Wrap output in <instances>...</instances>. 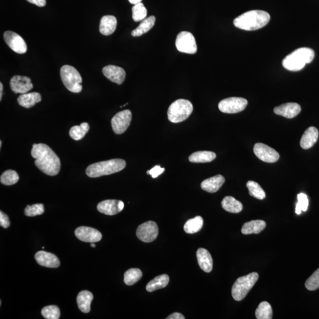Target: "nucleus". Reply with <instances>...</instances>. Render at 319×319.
Masks as SVG:
<instances>
[{
	"label": "nucleus",
	"mask_w": 319,
	"mask_h": 319,
	"mask_svg": "<svg viewBox=\"0 0 319 319\" xmlns=\"http://www.w3.org/2000/svg\"><path fill=\"white\" fill-rule=\"evenodd\" d=\"M31 156L35 159V165L46 175H58L61 170V161L55 152L46 144H34L31 151Z\"/></svg>",
	"instance_id": "obj_1"
},
{
	"label": "nucleus",
	"mask_w": 319,
	"mask_h": 319,
	"mask_svg": "<svg viewBox=\"0 0 319 319\" xmlns=\"http://www.w3.org/2000/svg\"><path fill=\"white\" fill-rule=\"evenodd\" d=\"M270 16L263 10H251L241 14L233 21L236 27L246 31L260 29L269 23Z\"/></svg>",
	"instance_id": "obj_2"
},
{
	"label": "nucleus",
	"mask_w": 319,
	"mask_h": 319,
	"mask_svg": "<svg viewBox=\"0 0 319 319\" xmlns=\"http://www.w3.org/2000/svg\"><path fill=\"white\" fill-rule=\"evenodd\" d=\"M315 58V52L309 47L296 49L283 59V66L287 70L297 72L303 69L306 64H310Z\"/></svg>",
	"instance_id": "obj_3"
},
{
	"label": "nucleus",
	"mask_w": 319,
	"mask_h": 319,
	"mask_svg": "<svg viewBox=\"0 0 319 319\" xmlns=\"http://www.w3.org/2000/svg\"><path fill=\"white\" fill-rule=\"evenodd\" d=\"M125 166H126V162L124 160L119 159L109 160L91 164L87 167L86 173L90 178H99L120 172Z\"/></svg>",
	"instance_id": "obj_4"
},
{
	"label": "nucleus",
	"mask_w": 319,
	"mask_h": 319,
	"mask_svg": "<svg viewBox=\"0 0 319 319\" xmlns=\"http://www.w3.org/2000/svg\"><path fill=\"white\" fill-rule=\"evenodd\" d=\"M193 110V105L189 101L178 99L170 105L167 111L168 119L173 123L183 122L189 118Z\"/></svg>",
	"instance_id": "obj_5"
},
{
	"label": "nucleus",
	"mask_w": 319,
	"mask_h": 319,
	"mask_svg": "<svg viewBox=\"0 0 319 319\" xmlns=\"http://www.w3.org/2000/svg\"><path fill=\"white\" fill-rule=\"evenodd\" d=\"M258 278V273L255 272L238 278L233 284L232 288L233 299L238 301L243 300L257 283Z\"/></svg>",
	"instance_id": "obj_6"
},
{
	"label": "nucleus",
	"mask_w": 319,
	"mask_h": 319,
	"mask_svg": "<svg viewBox=\"0 0 319 319\" xmlns=\"http://www.w3.org/2000/svg\"><path fill=\"white\" fill-rule=\"evenodd\" d=\"M61 77L65 87L70 92L79 93L82 90V79L75 68L65 65L61 69Z\"/></svg>",
	"instance_id": "obj_7"
},
{
	"label": "nucleus",
	"mask_w": 319,
	"mask_h": 319,
	"mask_svg": "<svg viewBox=\"0 0 319 319\" xmlns=\"http://www.w3.org/2000/svg\"><path fill=\"white\" fill-rule=\"evenodd\" d=\"M176 46L179 52L187 54H195L198 50L195 37L188 31H182L179 34Z\"/></svg>",
	"instance_id": "obj_8"
},
{
	"label": "nucleus",
	"mask_w": 319,
	"mask_h": 319,
	"mask_svg": "<svg viewBox=\"0 0 319 319\" xmlns=\"http://www.w3.org/2000/svg\"><path fill=\"white\" fill-rule=\"evenodd\" d=\"M247 105L248 101L245 98L231 97L223 99L219 102L218 108L222 113L235 114L244 111Z\"/></svg>",
	"instance_id": "obj_9"
},
{
	"label": "nucleus",
	"mask_w": 319,
	"mask_h": 319,
	"mask_svg": "<svg viewBox=\"0 0 319 319\" xmlns=\"http://www.w3.org/2000/svg\"><path fill=\"white\" fill-rule=\"evenodd\" d=\"M137 236L144 243H152L159 235V228L156 222L148 221L138 227Z\"/></svg>",
	"instance_id": "obj_10"
},
{
	"label": "nucleus",
	"mask_w": 319,
	"mask_h": 319,
	"mask_svg": "<svg viewBox=\"0 0 319 319\" xmlns=\"http://www.w3.org/2000/svg\"><path fill=\"white\" fill-rule=\"evenodd\" d=\"M132 119V113L129 110L121 111L114 116L111 125L116 135H121L126 132Z\"/></svg>",
	"instance_id": "obj_11"
},
{
	"label": "nucleus",
	"mask_w": 319,
	"mask_h": 319,
	"mask_svg": "<svg viewBox=\"0 0 319 319\" xmlns=\"http://www.w3.org/2000/svg\"><path fill=\"white\" fill-rule=\"evenodd\" d=\"M253 153L259 159L266 163H275L280 158V155L274 149L260 142L255 144Z\"/></svg>",
	"instance_id": "obj_12"
},
{
	"label": "nucleus",
	"mask_w": 319,
	"mask_h": 319,
	"mask_svg": "<svg viewBox=\"0 0 319 319\" xmlns=\"http://www.w3.org/2000/svg\"><path fill=\"white\" fill-rule=\"evenodd\" d=\"M4 39L8 47L14 52L19 54H24L27 52V45L18 34L11 31H5Z\"/></svg>",
	"instance_id": "obj_13"
},
{
	"label": "nucleus",
	"mask_w": 319,
	"mask_h": 319,
	"mask_svg": "<svg viewBox=\"0 0 319 319\" xmlns=\"http://www.w3.org/2000/svg\"><path fill=\"white\" fill-rule=\"evenodd\" d=\"M75 234L77 238L85 243H94L101 240L102 235L98 230L92 228L80 227L75 230Z\"/></svg>",
	"instance_id": "obj_14"
},
{
	"label": "nucleus",
	"mask_w": 319,
	"mask_h": 319,
	"mask_svg": "<svg viewBox=\"0 0 319 319\" xmlns=\"http://www.w3.org/2000/svg\"><path fill=\"white\" fill-rule=\"evenodd\" d=\"M10 87L13 92L23 94L32 90L33 85L28 77L17 75L11 78Z\"/></svg>",
	"instance_id": "obj_15"
},
{
	"label": "nucleus",
	"mask_w": 319,
	"mask_h": 319,
	"mask_svg": "<svg viewBox=\"0 0 319 319\" xmlns=\"http://www.w3.org/2000/svg\"><path fill=\"white\" fill-rule=\"evenodd\" d=\"M123 202L118 200H105L98 205L97 209L99 212L107 215H115L124 209Z\"/></svg>",
	"instance_id": "obj_16"
},
{
	"label": "nucleus",
	"mask_w": 319,
	"mask_h": 319,
	"mask_svg": "<svg viewBox=\"0 0 319 319\" xmlns=\"http://www.w3.org/2000/svg\"><path fill=\"white\" fill-rule=\"evenodd\" d=\"M102 73L108 79L118 85L123 83L126 76V73L124 69L114 65H108L104 67L102 69Z\"/></svg>",
	"instance_id": "obj_17"
},
{
	"label": "nucleus",
	"mask_w": 319,
	"mask_h": 319,
	"mask_svg": "<svg viewBox=\"0 0 319 319\" xmlns=\"http://www.w3.org/2000/svg\"><path fill=\"white\" fill-rule=\"evenodd\" d=\"M300 105L295 103V102L282 104L280 106L275 107L274 109L275 114L284 116L287 118H295L300 113Z\"/></svg>",
	"instance_id": "obj_18"
},
{
	"label": "nucleus",
	"mask_w": 319,
	"mask_h": 319,
	"mask_svg": "<svg viewBox=\"0 0 319 319\" xmlns=\"http://www.w3.org/2000/svg\"><path fill=\"white\" fill-rule=\"evenodd\" d=\"M35 259L39 265L47 268H58L60 266L59 258L53 253L40 251L35 254Z\"/></svg>",
	"instance_id": "obj_19"
},
{
	"label": "nucleus",
	"mask_w": 319,
	"mask_h": 319,
	"mask_svg": "<svg viewBox=\"0 0 319 319\" xmlns=\"http://www.w3.org/2000/svg\"><path fill=\"white\" fill-rule=\"evenodd\" d=\"M319 138V132L314 127H310L302 136L300 139V146L302 149H310L317 142Z\"/></svg>",
	"instance_id": "obj_20"
},
{
	"label": "nucleus",
	"mask_w": 319,
	"mask_h": 319,
	"mask_svg": "<svg viewBox=\"0 0 319 319\" xmlns=\"http://www.w3.org/2000/svg\"><path fill=\"white\" fill-rule=\"evenodd\" d=\"M225 181L226 179L223 176L216 175L202 182L201 188L207 192L215 193L220 189L225 183Z\"/></svg>",
	"instance_id": "obj_21"
},
{
	"label": "nucleus",
	"mask_w": 319,
	"mask_h": 319,
	"mask_svg": "<svg viewBox=\"0 0 319 319\" xmlns=\"http://www.w3.org/2000/svg\"><path fill=\"white\" fill-rule=\"evenodd\" d=\"M196 256L201 269L206 273L211 272L213 269V260L208 251L199 249L196 252Z\"/></svg>",
	"instance_id": "obj_22"
},
{
	"label": "nucleus",
	"mask_w": 319,
	"mask_h": 319,
	"mask_svg": "<svg viewBox=\"0 0 319 319\" xmlns=\"http://www.w3.org/2000/svg\"><path fill=\"white\" fill-rule=\"evenodd\" d=\"M117 21L113 16H105L102 17L99 24V31L104 36L112 35L116 30Z\"/></svg>",
	"instance_id": "obj_23"
},
{
	"label": "nucleus",
	"mask_w": 319,
	"mask_h": 319,
	"mask_svg": "<svg viewBox=\"0 0 319 319\" xmlns=\"http://www.w3.org/2000/svg\"><path fill=\"white\" fill-rule=\"evenodd\" d=\"M41 101L42 96L41 94L35 92L22 94L18 99L19 104L25 108L33 107Z\"/></svg>",
	"instance_id": "obj_24"
},
{
	"label": "nucleus",
	"mask_w": 319,
	"mask_h": 319,
	"mask_svg": "<svg viewBox=\"0 0 319 319\" xmlns=\"http://www.w3.org/2000/svg\"><path fill=\"white\" fill-rule=\"evenodd\" d=\"M266 222L262 220H253L246 222L242 228L241 232L244 235L255 233L258 234L266 228Z\"/></svg>",
	"instance_id": "obj_25"
},
{
	"label": "nucleus",
	"mask_w": 319,
	"mask_h": 319,
	"mask_svg": "<svg viewBox=\"0 0 319 319\" xmlns=\"http://www.w3.org/2000/svg\"><path fill=\"white\" fill-rule=\"evenodd\" d=\"M93 296L87 290L80 292L77 297V303L79 309L82 312L88 313L91 310V304L92 303Z\"/></svg>",
	"instance_id": "obj_26"
},
{
	"label": "nucleus",
	"mask_w": 319,
	"mask_h": 319,
	"mask_svg": "<svg viewBox=\"0 0 319 319\" xmlns=\"http://www.w3.org/2000/svg\"><path fill=\"white\" fill-rule=\"evenodd\" d=\"M221 205L224 209L230 213H238L243 209L241 202L236 200L232 196L225 197L221 202Z\"/></svg>",
	"instance_id": "obj_27"
},
{
	"label": "nucleus",
	"mask_w": 319,
	"mask_h": 319,
	"mask_svg": "<svg viewBox=\"0 0 319 319\" xmlns=\"http://www.w3.org/2000/svg\"><path fill=\"white\" fill-rule=\"evenodd\" d=\"M216 155L215 153L208 151H201L193 153L189 156V160L192 163H209L215 160Z\"/></svg>",
	"instance_id": "obj_28"
},
{
	"label": "nucleus",
	"mask_w": 319,
	"mask_h": 319,
	"mask_svg": "<svg viewBox=\"0 0 319 319\" xmlns=\"http://www.w3.org/2000/svg\"><path fill=\"white\" fill-rule=\"evenodd\" d=\"M169 283V277L167 274H162L158 276L150 281L147 284L146 290L147 292H153L159 289L166 287Z\"/></svg>",
	"instance_id": "obj_29"
},
{
	"label": "nucleus",
	"mask_w": 319,
	"mask_h": 319,
	"mask_svg": "<svg viewBox=\"0 0 319 319\" xmlns=\"http://www.w3.org/2000/svg\"><path fill=\"white\" fill-rule=\"evenodd\" d=\"M155 16H150L143 20L138 27L132 31V35L134 37L141 36L150 31L155 24Z\"/></svg>",
	"instance_id": "obj_30"
},
{
	"label": "nucleus",
	"mask_w": 319,
	"mask_h": 319,
	"mask_svg": "<svg viewBox=\"0 0 319 319\" xmlns=\"http://www.w3.org/2000/svg\"><path fill=\"white\" fill-rule=\"evenodd\" d=\"M204 225V219L200 216L189 219L184 224V230L187 233H195L198 232L202 228Z\"/></svg>",
	"instance_id": "obj_31"
},
{
	"label": "nucleus",
	"mask_w": 319,
	"mask_h": 319,
	"mask_svg": "<svg viewBox=\"0 0 319 319\" xmlns=\"http://www.w3.org/2000/svg\"><path fill=\"white\" fill-rule=\"evenodd\" d=\"M90 130V125L87 122H83L81 125L71 128L69 132L70 137L75 141L83 138Z\"/></svg>",
	"instance_id": "obj_32"
},
{
	"label": "nucleus",
	"mask_w": 319,
	"mask_h": 319,
	"mask_svg": "<svg viewBox=\"0 0 319 319\" xmlns=\"http://www.w3.org/2000/svg\"><path fill=\"white\" fill-rule=\"evenodd\" d=\"M255 316L258 319H272L273 310L270 304L267 301L261 302L256 309Z\"/></svg>",
	"instance_id": "obj_33"
},
{
	"label": "nucleus",
	"mask_w": 319,
	"mask_h": 319,
	"mask_svg": "<svg viewBox=\"0 0 319 319\" xmlns=\"http://www.w3.org/2000/svg\"><path fill=\"white\" fill-rule=\"evenodd\" d=\"M142 276V273L138 269H130L128 270L124 274V283L128 286L137 283L140 280Z\"/></svg>",
	"instance_id": "obj_34"
},
{
	"label": "nucleus",
	"mask_w": 319,
	"mask_h": 319,
	"mask_svg": "<svg viewBox=\"0 0 319 319\" xmlns=\"http://www.w3.org/2000/svg\"><path fill=\"white\" fill-rule=\"evenodd\" d=\"M247 187L249 189L250 196L252 197L260 200H263L266 198V193L257 182L249 181L247 183Z\"/></svg>",
	"instance_id": "obj_35"
},
{
	"label": "nucleus",
	"mask_w": 319,
	"mask_h": 319,
	"mask_svg": "<svg viewBox=\"0 0 319 319\" xmlns=\"http://www.w3.org/2000/svg\"><path fill=\"white\" fill-rule=\"evenodd\" d=\"M19 176L16 171L8 170L5 171L1 176L0 181L2 184L10 186L18 183Z\"/></svg>",
	"instance_id": "obj_36"
},
{
	"label": "nucleus",
	"mask_w": 319,
	"mask_h": 319,
	"mask_svg": "<svg viewBox=\"0 0 319 319\" xmlns=\"http://www.w3.org/2000/svg\"><path fill=\"white\" fill-rule=\"evenodd\" d=\"M132 12L133 19L136 22L143 21L146 19L147 14L146 8L141 2L134 5Z\"/></svg>",
	"instance_id": "obj_37"
},
{
	"label": "nucleus",
	"mask_w": 319,
	"mask_h": 319,
	"mask_svg": "<svg viewBox=\"0 0 319 319\" xmlns=\"http://www.w3.org/2000/svg\"><path fill=\"white\" fill-rule=\"evenodd\" d=\"M42 315L46 319H58L61 316V312L58 306H48L43 308Z\"/></svg>",
	"instance_id": "obj_38"
},
{
	"label": "nucleus",
	"mask_w": 319,
	"mask_h": 319,
	"mask_svg": "<svg viewBox=\"0 0 319 319\" xmlns=\"http://www.w3.org/2000/svg\"><path fill=\"white\" fill-rule=\"evenodd\" d=\"M45 212L44 205L42 204L27 205L24 209V214L29 217H33L38 215H42Z\"/></svg>",
	"instance_id": "obj_39"
},
{
	"label": "nucleus",
	"mask_w": 319,
	"mask_h": 319,
	"mask_svg": "<svg viewBox=\"0 0 319 319\" xmlns=\"http://www.w3.org/2000/svg\"><path fill=\"white\" fill-rule=\"evenodd\" d=\"M298 202L296 204V213L300 215L301 211L306 212L308 208L309 200L306 195L300 193L297 195Z\"/></svg>",
	"instance_id": "obj_40"
},
{
	"label": "nucleus",
	"mask_w": 319,
	"mask_h": 319,
	"mask_svg": "<svg viewBox=\"0 0 319 319\" xmlns=\"http://www.w3.org/2000/svg\"><path fill=\"white\" fill-rule=\"evenodd\" d=\"M306 289L309 291H315L319 289V269L307 279L305 283Z\"/></svg>",
	"instance_id": "obj_41"
},
{
	"label": "nucleus",
	"mask_w": 319,
	"mask_h": 319,
	"mask_svg": "<svg viewBox=\"0 0 319 319\" xmlns=\"http://www.w3.org/2000/svg\"><path fill=\"white\" fill-rule=\"evenodd\" d=\"M165 171L164 168L161 167L159 165H157L155 167L152 168V169L148 170L147 172V175L152 176L153 179L158 178L159 175L163 173Z\"/></svg>",
	"instance_id": "obj_42"
},
{
	"label": "nucleus",
	"mask_w": 319,
	"mask_h": 319,
	"mask_svg": "<svg viewBox=\"0 0 319 319\" xmlns=\"http://www.w3.org/2000/svg\"><path fill=\"white\" fill-rule=\"evenodd\" d=\"M0 226L4 228H8L10 226L8 216L2 211L0 212Z\"/></svg>",
	"instance_id": "obj_43"
},
{
	"label": "nucleus",
	"mask_w": 319,
	"mask_h": 319,
	"mask_svg": "<svg viewBox=\"0 0 319 319\" xmlns=\"http://www.w3.org/2000/svg\"><path fill=\"white\" fill-rule=\"evenodd\" d=\"M27 1L31 4H35L41 7H44L46 4V0H27Z\"/></svg>",
	"instance_id": "obj_44"
},
{
	"label": "nucleus",
	"mask_w": 319,
	"mask_h": 319,
	"mask_svg": "<svg viewBox=\"0 0 319 319\" xmlns=\"http://www.w3.org/2000/svg\"><path fill=\"white\" fill-rule=\"evenodd\" d=\"M185 318L183 315L179 313H174L166 318V319H184Z\"/></svg>",
	"instance_id": "obj_45"
},
{
	"label": "nucleus",
	"mask_w": 319,
	"mask_h": 319,
	"mask_svg": "<svg viewBox=\"0 0 319 319\" xmlns=\"http://www.w3.org/2000/svg\"><path fill=\"white\" fill-rule=\"evenodd\" d=\"M131 4L136 5L138 3H140L142 0H129Z\"/></svg>",
	"instance_id": "obj_46"
},
{
	"label": "nucleus",
	"mask_w": 319,
	"mask_h": 319,
	"mask_svg": "<svg viewBox=\"0 0 319 319\" xmlns=\"http://www.w3.org/2000/svg\"><path fill=\"white\" fill-rule=\"evenodd\" d=\"M2 91H3V85H2V84L1 82V83H0V100H1L2 99Z\"/></svg>",
	"instance_id": "obj_47"
},
{
	"label": "nucleus",
	"mask_w": 319,
	"mask_h": 319,
	"mask_svg": "<svg viewBox=\"0 0 319 319\" xmlns=\"http://www.w3.org/2000/svg\"><path fill=\"white\" fill-rule=\"evenodd\" d=\"M91 247H92V248H95V245L93 243H91Z\"/></svg>",
	"instance_id": "obj_48"
},
{
	"label": "nucleus",
	"mask_w": 319,
	"mask_h": 319,
	"mask_svg": "<svg viewBox=\"0 0 319 319\" xmlns=\"http://www.w3.org/2000/svg\"><path fill=\"white\" fill-rule=\"evenodd\" d=\"M2 146V141H0V147H1Z\"/></svg>",
	"instance_id": "obj_49"
}]
</instances>
